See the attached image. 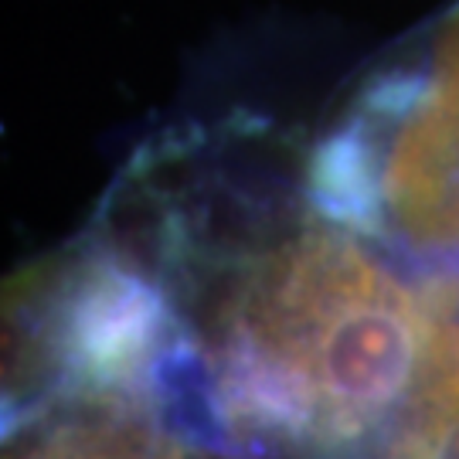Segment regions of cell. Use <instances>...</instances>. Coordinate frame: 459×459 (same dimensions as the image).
Wrapping results in <instances>:
<instances>
[{
	"instance_id": "obj_1",
	"label": "cell",
	"mask_w": 459,
	"mask_h": 459,
	"mask_svg": "<svg viewBox=\"0 0 459 459\" xmlns=\"http://www.w3.org/2000/svg\"><path fill=\"white\" fill-rule=\"evenodd\" d=\"M147 269L178 337L150 377L160 426L242 456L381 459L432 377L443 320L364 235L307 201L263 248H214L153 229Z\"/></svg>"
},
{
	"instance_id": "obj_2",
	"label": "cell",
	"mask_w": 459,
	"mask_h": 459,
	"mask_svg": "<svg viewBox=\"0 0 459 459\" xmlns=\"http://www.w3.org/2000/svg\"><path fill=\"white\" fill-rule=\"evenodd\" d=\"M307 197L402 255L459 347V7L415 65L375 79L316 143Z\"/></svg>"
},
{
	"instance_id": "obj_3",
	"label": "cell",
	"mask_w": 459,
	"mask_h": 459,
	"mask_svg": "<svg viewBox=\"0 0 459 459\" xmlns=\"http://www.w3.org/2000/svg\"><path fill=\"white\" fill-rule=\"evenodd\" d=\"M4 459H181V443L136 398L68 394L11 422Z\"/></svg>"
}]
</instances>
